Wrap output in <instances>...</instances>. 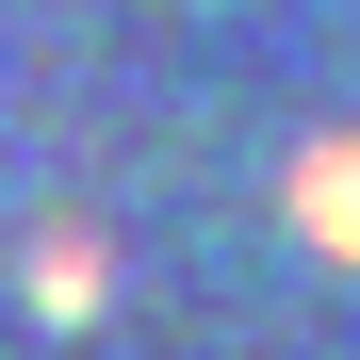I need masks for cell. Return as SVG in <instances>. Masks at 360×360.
<instances>
[{
	"instance_id": "1",
	"label": "cell",
	"mask_w": 360,
	"mask_h": 360,
	"mask_svg": "<svg viewBox=\"0 0 360 360\" xmlns=\"http://www.w3.org/2000/svg\"><path fill=\"white\" fill-rule=\"evenodd\" d=\"M295 229H311L328 262H360V148H311V164H295Z\"/></svg>"
},
{
	"instance_id": "2",
	"label": "cell",
	"mask_w": 360,
	"mask_h": 360,
	"mask_svg": "<svg viewBox=\"0 0 360 360\" xmlns=\"http://www.w3.org/2000/svg\"><path fill=\"white\" fill-rule=\"evenodd\" d=\"M33 311H49V328L98 311V246H82V229H49V246H33Z\"/></svg>"
}]
</instances>
